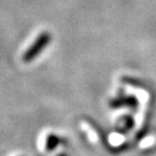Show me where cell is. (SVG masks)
Instances as JSON below:
<instances>
[{"label": "cell", "instance_id": "1", "mask_svg": "<svg viewBox=\"0 0 156 156\" xmlns=\"http://www.w3.org/2000/svg\"><path fill=\"white\" fill-rule=\"evenodd\" d=\"M50 35L48 33H42L38 36V38L33 42V44L27 49L26 51L23 54V61L24 62H30L34 58H36L42 49L48 44V42L50 41Z\"/></svg>", "mask_w": 156, "mask_h": 156}, {"label": "cell", "instance_id": "2", "mask_svg": "<svg viewBox=\"0 0 156 156\" xmlns=\"http://www.w3.org/2000/svg\"><path fill=\"white\" fill-rule=\"evenodd\" d=\"M80 126H81V129H83V131H85V133L87 134L88 139H89V141H90L91 143L95 144L99 142V136H98L97 131H95V130L93 129L92 127L88 124L87 122H81Z\"/></svg>", "mask_w": 156, "mask_h": 156}, {"label": "cell", "instance_id": "4", "mask_svg": "<svg viewBox=\"0 0 156 156\" xmlns=\"http://www.w3.org/2000/svg\"><path fill=\"white\" fill-rule=\"evenodd\" d=\"M46 145H47V133H42L40 136L38 140V146H39V151L40 152H44L46 151Z\"/></svg>", "mask_w": 156, "mask_h": 156}, {"label": "cell", "instance_id": "3", "mask_svg": "<svg viewBox=\"0 0 156 156\" xmlns=\"http://www.w3.org/2000/svg\"><path fill=\"white\" fill-rule=\"evenodd\" d=\"M125 141V138L122 136V134L118 133H112L110 136H108V142H110L111 145L113 146H118Z\"/></svg>", "mask_w": 156, "mask_h": 156}]
</instances>
